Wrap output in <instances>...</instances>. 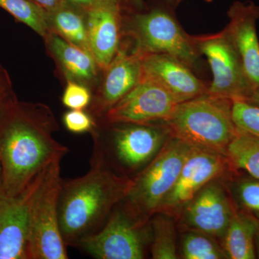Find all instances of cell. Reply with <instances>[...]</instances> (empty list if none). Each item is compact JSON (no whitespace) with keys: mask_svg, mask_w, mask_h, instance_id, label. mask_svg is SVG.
<instances>
[{"mask_svg":"<svg viewBox=\"0 0 259 259\" xmlns=\"http://www.w3.org/2000/svg\"><path fill=\"white\" fill-rule=\"evenodd\" d=\"M14 101L10 97V94L6 91L5 87L0 85V114L12 102Z\"/></svg>","mask_w":259,"mask_h":259,"instance_id":"cell-31","label":"cell"},{"mask_svg":"<svg viewBox=\"0 0 259 259\" xmlns=\"http://www.w3.org/2000/svg\"><path fill=\"white\" fill-rule=\"evenodd\" d=\"M128 124L105 132L97 126L92 131L94 145L92 156L113 172L116 167L124 171H137L153 157L164 141L166 134L148 124Z\"/></svg>","mask_w":259,"mask_h":259,"instance_id":"cell-6","label":"cell"},{"mask_svg":"<svg viewBox=\"0 0 259 259\" xmlns=\"http://www.w3.org/2000/svg\"><path fill=\"white\" fill-rule=\"evenodd\" d=\"M58 129L47 107L14 100L5 107L0 114L2 192L20 195L46 167L69 153L53 138Z\"/></svg>","mask_w":259,"mask_h":259,"instance_id":"cell-1","label":"cell"},{"mask_svg":"<svg viewBox=\"0 0 259 259\" xmlns=\"http://www.w3.org/2000/svg\"><path fill=\"white\" fill-rule=\"evenodd\" d=\"M152 258H177L176 234L173 221L166 215H159L153 221Z\"/></svg>","mask_w":259,"mask_h":259,"instance_id":"cell-23","label":"cell"},{"mask_svg":"<svg viewBox=\"0 0 259 259\" xmlns=\"http://www.w3.org/2000/svg\"><path fill=\"white\" fill-rule=\"evenodd\" d=\"M61 161L46 167L27 187L28 259H67L60 231Z\"/></svg>","mask_w":259,"mask_h":259,"instance_id":"cell-4","label":"cell"},{"mask_svg":"<svg viewBox=\"0 0 259 259\" xmlns=\"http://www.w3.org/2000/svg\"><path fill=\"white\" fill-rule=\"evenodd\" d=\"M201 56L208 61L212 81L208 94L233 100H246L255 90L226 28L207 35H190Z\"/></svg>","mask_w":259,"mask_h":259,"instance_id":"cell-8","label":"cell"},{"mask_svg":"<svg viewBox=\"0 0 259 259\" xmlns=\"http://www.w3.org/2000/svg\"><path fill=\"white\" fill-rule=\"evenodd\" d=\"M193 148L192 145L173 137L156 158L133 179L122 200L135 217L145 222L158 212Z\"/></svg>","mask_w":259,"mask_h":259,"instance_id":"cell-5","label":"cell"},{"mask_svg":"<svg viewBox=\"0 0 259 259\" xmlns=\"http://www.w3.org/2000/svg\"><path fill=\"white\" fill-rule=\"evenodd\" d=\"M259 228L254 218L244 214H234L225 233V253L232 259L255 258L253 239Z\"/></svg>","mask_w":259,"mask_h":259,"instance_id":"cell-19","label":"cell"},{"mask_svg":"<svg viewBox=\"0 0 259 259\" xmlns=\"http://www.w3.org/2000/svg\"><path fill=\"white\" fill-rule=\"evenodd\" d=\"M201 232L187 233L183 240L182 252L186 259H221L228 258L224 251L211 238Z\"/></svg>","mask_w":259,"mask_h":259,"instance_id":"cell-24","label":"cell"},{"mask_svg":"<svg viewBox=\"0 0 259 259\" xmlns=\"http://www.w3.org/2000/svg\"><path fill=\"white\" fill-rule=\"evenodd\" d=\"M91 94L80 83L69 81L62 97V103L71 110H83L91 102Z\"/></svg>","mask_w":259,"mask_h":259,"instance_id":"cell-26","label":"cell"},{"mask_svg":"<svg viewBox=\"0 0 259 259\" xmlns=\"http://www.w3.org/2000/svg\"><path fill=\"white\" fill-rule=\"evenodd\" d=\"M105 81L92 105L95 115L102 116L139 83L141 77V54L119 49L106 69Z\"/></svg>","mask_w":259,"mask_h":259,"instance_id":"cell-17","label":"cell"},{"mask_svg":"<svg viewBox=\"0 0 259 259\" xmlns=\"http://www.w3.org/2000/svg\"><path fill=\"white\" fill-rule=\"evenodd\" d=\"M121 25L119 0H104L89 11L87 28L90 51L102 69H107L120 49Z\"/></svg>","mask_w":259,"mask_h":259,"instance_id":"cell-13","label":"cell"},{"mask_svg":"<svg viewBox=\"0 0 259 259\" xmlns=\"http://www.w3.org/2000/svg\"><path fill=\"white\" fill-rule=\"evenodd\" d=\"M141 77L152 80L166 90L178 103L208 93V86L193 70L166 54H141Z\"/></svg>","mask_w":259,"mask_h":259,"instance_id":"cell-12","label":"cell"},{"mask_svg":"<svg viewBox=\"0 0 259 259\" xmlns=\"http://www.w3.org/2000/svg\"><path fill=\"white\" fill-rule=\"evenodd\" d=\"M2 191V175H1V166H0V192Z\"/></svg>","mask_w":259,"mask_h":259,"instance_id":"cell-34","label":"cell"},{"mask_svg":"<svg viewBox=\"0 0 259 259\" xmlns=\"http://www.w3.org/2000/svg\"><path fill=\"white\" fill-rule=\"evenodd\" d=\"M178 104L158 83L141 78L132 90L107 110L105 120L109 123L123 124L165 121Z\"/></svg>","mask_w":259,"mask_h":259,"instance_id":"cell-10","label":"cell"},{"mask_svg":"<svg viewBox=\"0 0 259 259\" xmlns=\"http://www.w3.org/2000/svg\"><path fill=\"white\" fill-rule=\"evenodd\" d=\"M226 158L219 153L194 147L158 212L173 213L185 207L204 186L222 175Z\"/></svg>","mask_w":259,"mask_h":259,"instance_id":"cell-11","label":"cell"},{"mask_svg":"<svg viewBox=\"0 0 259 259\" xmlns=\"http://www.w3.org/2000/svg\"><path fill=\"white\" fill-rule=\"evenodd\" d=\"M204 1H205L206 3H211V2H212L213 0H204Z\"/></svg>","mask_w":259,"mask_h":259,"instance_id":"cell-35","label":"cell"},{"mask_svg":"<svg viewBox=\"0 0 259 259\" xmlns=\"http://www.w3.org/2000/svg\"><path fill=\"white\" fill-rule=\"evenodd\" d=\"M227 31L234 44L245 74L255 88H259V40L256 23L259 6L253 2L236 1L228 11Z\"/></svg>","mask_w":259,"mask_h":259,"instance_id":"cell-14","label":"cell"},{"mask_svg":"<svg viewBox=\"0 0 259 259\" xmlns=\"http://www.w3.org/2000/svg\"><path fill=\"white\" fill-rule=\"evenodd\" d=\"M245 101L259 106V88L255 89L251 95Z\"/></svg>","mask_w":259,"mask_h":259,"instance_id":"cell-33","label":"cell"},{"mask_svg":"<svg viewBox=\"0 0 259 259\" xmlns=\"http://www.w3.org/2000/svg\"><path fill=\"white\" fill-rule=\"evenodd\" d=\"M229 99L207 93L177 105L165 120L167 129L196 148L227 156V149L238 134Z\"/></svg>","mask_w":259,"mask_h":259,"instance_id":"cell-3","label":"cell"},{"mask_svg":"<svg viewBox=\"0 0 259 259\" xmlns=\"http://www.w3.org/2000/svg\"><path fill=\"white\" fill-rule=\"evenodd\" d=\"M145 222L119 202L101 229L76 248L98 259L145 258Z\"/></svg>","mask_w":259,"mask_h":259,"instance_id":"cell-9","label":"cell"},{"mask_svg":"<svg viewBox=\"0 0 259 259\" xmlns=\"http://www.w3.org/2000/svg\"><path fill=\"white\" fill-rule=\"evenodd\" d=\"M27 194L0 192V259H28Z\"/></svg>","mask_w":259,"mask_h":259,"instance_id":"cell-16","label":"cell"},{"mask_svg":"<svg viewBox=\"0 0 259 259\" xmlns=\"http://www.w3.org/2000/svg\"><path fill=\"white\" fill-rule=\"evenodd\" d=\"M63 120L66 129L74 134L91 133L96 126L93 117L83 110H71L66 112Z\"/></svg>","mask_w":259,"mask_h":259,"instance_id":"cell-27","label":"cell"},{"mask_svg":"<svg viewBox=\"0 0 259 259\" xmlns=\"http://www.w3.org/2000/svg\"><path fill=\"white\" fill-rule=\"evenodd\" d=\"M48 13L49 23L51 22L59 35L71 44L91 53L87 25L77 12L67 8L66 5Z\"/></svg>","mask_w":259,"mask_h":259,"instance_id":"cell-20","label":"cell"},{"mask_svg":"<svg viewBox=\"0 0 259 259\" xmlns=\"http://www.w3.org/2000/svg\"><path fill=\"white\" fill-rule=\"evenodd\" d=\"M238 193L245 207L259 212V181H245L240 185Z\"/></svg>","mask_w":259,"mask_h":259,"instance_id":"cell-28","label":"cell"},{"mask_svg":"<svg viewBox=\"0 0 259 259\" xmlns=\"http://www.w3.org/2000/svg\"><path fill=\"white\" fill-rule=\"evenodd\" d=\"M0 8L42 37L50 30L49 13L30 0H0Z\"/></svg>","mask_w":259,"mask_h":259,"instance_id":"cell-22","label":"cell"},{"mask_svg":"<svg viewBox=\"0 0 259 259\" xmlns=\"http://www.w3.org/2000/svg\"><path fill=\"white\" fill-rule=\"evenodd\" d=\"M226 158L259 180V138L238 130L228 146Z\"/></svg>","mask_w":259,"mask_h":259,"instance_id":"cell-21","label":"cell"},{"mask_svg":"<svg viewBox=\"0 0 259 259\" xmlns=\"http://www.w3.org/2000/svg\"><path fill=\"white\" fill-rule=\"evenodd\" d=\"M51 51L66 74L78 81H91L96 76L97 63L91 53L81 49L59 34L48 35Z\"/></svg>","mask_w":259,"mask_h":259,"instance_id":"cell-18","label":"cell"},{"mask_svg":"<svg viewBox=\"0 0 259 259\" xmlns=\"http://www.w3.org/2000/svg\"><path fill=\"white\" fill-rule=\"evenodd\" d=\"M166 5L136 13L129 19L130 36L140 54H162L176 58L191 69L199 67L200 54Z\"/></svg>","mask_w":259,"mask_h":259,"instance_id":"cell-7","label":"cell"},{"mask_svg":"<svg viewBox=\"0 0 259 259\" xmlns=\"http://www.w3.org/2000/svg\"><path fill=\"white\" fill-rule=\"evenodd\" d=\"M122 1L127 3L131 5H134L138 8V7L141 6V5L144 4L145 0H120V3ZM182 1V0H161L163 4L166 5V6H168V8H171L172 10L175 9Z\"/></svg>","mask_w":259,"mask_h":259,"instance_id":"cell-30","label":"cell"},{"mask_svg":"<svg viewBox=\"0 0 259 259\" xmlns=\"http://www.w3.org/2000/svg\"><path fill=\"white\" fill-rule=\"evenodd\" d=\"M44 8L47 13H52L55 10L67 5L66 0H30Z\"/></svg>","mask_w":259,"mask_h":259,"instance_id":"cell-29","label":"cell"},{"mask_svg":"<svg viewBox=\"0 0 259 259\" xmlns=\"http://www.w3.org/2000/svg\"><path fill=\"white\" fill-rule=\"evenodd\" d=\"M67 3H71L76 6L81 7V8H88L89 9L95 6L99 3H102L104 0H66Z\"/></svg>","mask_w":259,"mask_h":259,"instance_id":"cell-32","label":"cell"},{"mask_svg":"<svg viewBox=\"0 0 259 259\" xmlns=\"http://www.w3.org/2000/svg\"><path fill=\"white\" fill-rule=\"evenodd\" d=\"M185 210L187 226L212 237L224 236L234 214L222 187L210 182L186 205Z\"/></svg>","mask_w":259,"mask_h":259,"instance_id":"cell-15","label":"cell"},{"mask_svg":"<svg viewBox=\"0 0 259 259\" xmlns=\"http://www.w3.org/2000/svg\"><path fill=\"white\" fill-rule=\"evenodd\" d=\"M131 181L117 176L93 156L86 175L63 180L59 221L66 246L76 248L101 229L114 207L125 197Z\"/></svg>","mask_w":259,"mask_h":259,"instance_id":"cell-2","label":"cell"},{"mask_svg":"<svg viewBox=\"0 0 259 259\" xmlns=\"http://www.w3.org/2000/svg\"><path fill=\"white\" fill-rule=\"evenodd\" d=\"M232 115L237 128L259 138V106L245 100H233Z\"/></svg>","mask_w":259,"mask_h":259,"instance_id":"cell-25","label":"cell"}]
</instances>
